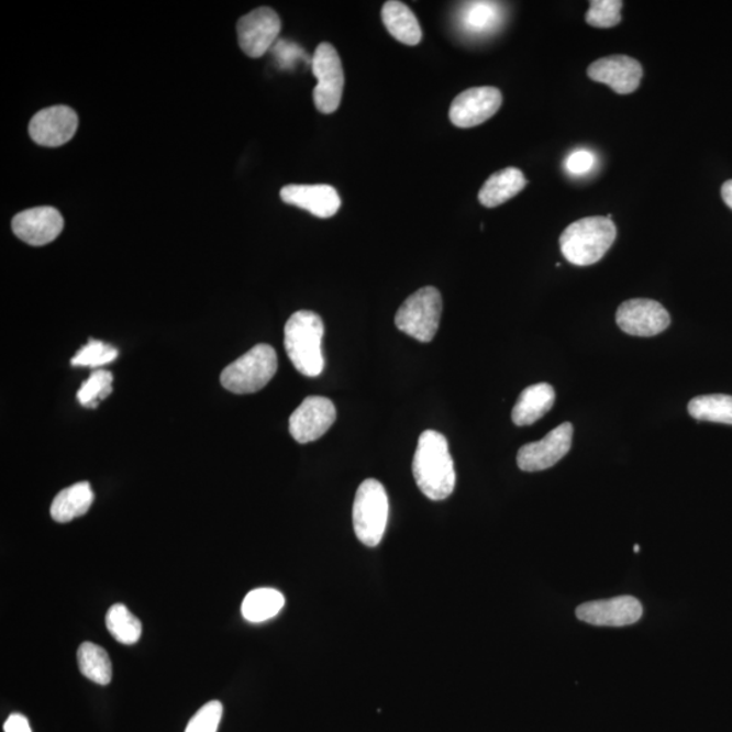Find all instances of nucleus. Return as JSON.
<instances>
[{"label":"nucleus","instance_id":"nucleus-1","mask_svg":"<svg viewBox=\"0 0 732 732\" xmlns=\"http://www.w3.org/2000/svg\"><path fill=\"white\" fill-rule=\"evenodd\" d=\"M418 488L432 501H444L456 486L455 464L444 434L426 430L420 435L412 461Z\"/></svg>","mask_w":732,"mask_h":732},{"label":"nucleus","instance_id":"nucleus-2","mask_svg":"<svg viewBox=\"0 0 732 732\" xmlns=\"http://www.w3.org/2000/svg\"><path fill=\"white\" fill-rule=\"evenodd\" d=\"M285 351L301 375L317 377L324 369L322 318L312 311H298L285 324Z\"/></svg>","mask_w":732,"mask_h":732},{"label":"nucleus","instance_id":"nucleus-3","mask_svg":"<svg viewBox=\"0 0 732 732\" xmlns=\"http://www.w3.org/2000/svg\"><path fill=\"white\" fill-rule=\"evenodd\" d=\"M618 236L612 220L585 218L569 224L561 236L563 257L575 266H590L600 260Z\"/></svg>","mask_w":732,"mask_h":732},{"label":"nucleus","instance_id":"nucleus-4","mask_svg":"<svg viewBox=\"0 0 732 732\" xmlns=\"http://www.w3.org/2000/svg\"><path fill=\"white\" fill-rule=\"evenodd\" d=\"M389 503L385 486L376 479L359 485L353 503V526L356 536L366 547H377L385 536Z\"/></svg>","mask_w":732,"mask_h":732},{"label":"nucleus","instance_id":"nucleus-5","mask_svg":"<svg viewBox=\"0 0 732 732\" xmlns=\"http://www.w3.org/2000/svg\"><path fill=\"white\" fill-rule=\"evenodd\" d=\"M277 354L270 345L259 344L226 366L220 381L232 393L247 395L260 391L276 375Z\"/></svg>","mask_w":732,"mask_h":732},{"label":"nucleus","instance_id":"nucleus-6","mask_svg":"<svg viewBox=\"0 0 732 732\" xmlns=\"http://www.w3.org/2000/svg\"><path fill=\"white\" fill-rule=\"evenodd\" d=\"M441 315H443V298L440 290L425 287L406 299L395 317V324L404 334L429 344L437 334Z\"/></svg>","mask_w":732,"mask_h":732},{"label":"nucleus","instance_id":"nucleus-7","mask_svg":"<svg viewBox=\"0 0 732 732\" xmlns=\"http://www.w3.org/2000/svg\"><path fill=\"white\" fill-rule=\"evenodd\" d=\"M312 73L318 79V85L313 89V102L317 109L323 114L336 112L344 95L345 74L339 52L333 45L329 43L318 45L312 57Z\"/></svg>","mask_w":732,"mask_h":732},{"label":"nucleus","instance_id":"nucleus-8","mask_svg":"<svg viewBox=\"0 0 732 732\" xmlns=\"http://www.w3.org/2000/svg\"><path fill=\"white\" fill-rule=\"evenodd\" d=\"M241 49L258 59L276 44L281 32L280 16L270 8H259L242 16L236 26Z\"/></svg>","mask_w":732,"mask_h":732},{"label":"nucleus","instance_id":"nucleus-9","mask_svg":"<svg viewBox=\"0 0 732 732\" xmlns=\"http://www.w3.org/2000/svg\"><path fill=\"white\" fill-rule=\"evenodd\" d=\"M573 433L572 423L566 422L552 430L543 440L522 446L517 455L520 469L537 473L554 467L572 450Z\"/></svg>","mask_w":732,"mask_h":732},{"label":"nucleus","instance_id":"nucleus-10","mask_svg":"<svg viewBox=\"0 0 732 732\" xmlns=\"http://www.w3.org/2000/svg\"><path fill=\"white\" fill-rule=\"evenodd\" d=\"M502 104V92L496 87H474L461 92L450 110L452 124L457 127H474L484 124L496 114Z\"/></svg>","mask_w":732,"mask_h":732},{"label":"nucleus","instance_id":"nucleus-11","mask_svg":"<svg viewBox=\"0 0 732 732\" xmlns=\"http://www.w3.org/2000/svg\"><path fill=\"white\" fill-rule=\"evenodd\" d=\"M335 406L329 398L308 397L289 418L290 435L299 444L313 443L334 425Z\"/></svg>","mask_w":732,"mask_h":732},{"label":"nucleus","instance_id":"nucleus-12","mask_svg":"<svg viewBox=\"0 0 732 732\" xmlns=\"http://www.w3.org/2000/svg\"><path fill=\"white\" fill-rule=\"evenodd\" d=\"M615 322L626 334L654 336L669 328L670 315L658 301L632 299L619 307Z\"/></svg>","mask_w":732,"mask_h":732},{"label":"nucleus","instance_id":"nucleus-13","mask_svg":"<svg viewBox=\"0 0 732 732\" xmlns=\"http://www.w3.org/2000/svg\"><path fill=\"white\" fill-rule=\"evenodd\" d=\"M78 114L68 107L41 110L29 124V135L43 147H60L74 137L78 130Z\"/></svg>","mask_w":732,"mask_h":732},{"label":"nucleus","instance_id":"nucleus-14","mask_svg":"<svg viewBox=\"0 0 732 732\" xmlns=\"http://www.w3.org/2000/svg\"><path fill=\"white\" fill-rule=\"evenodd\" d=\"M641 601L632 596H620L610 600L583 603L577 608V618L597 626H626L642 619Z\"/></svg>","mask_w":732,"mask_h":732},{"label":"nucleus","instance_id":"nucleus-15","mask_svg":"<svg viewBox=\"0 0 732 732\" xmlns=\"http://www.w3.org/2000/svg\"><path fill=\"white\" fill-rule=\"evenodd\" d=\"M11 226L22 242L31 246H45L62 234L64 220L57 209L38 207L16 214Z\"/></svg>","mask_w":732,"mask_h":732},{"label":"nucleus","instance_id":"nucleus-16","mask_svg":"<svg viewBox=\"0 0 732 732\" xmlns=\"http://www.w3.org/2000/svg\"><path fill=\"white\" fill-rule=\"evenodd\" d=\"M589 78L610 87L618 95H631L641 86L643 68L632 57L618 55L596 60L588 69Z\"/></svg>","mask_w":732,"mask_h":732},{"label":"nucleus","instance_id":"nucleus-17","mask_svg":"<svg viewBox=\"0 0 732 732\" xmlns=\"http://www.w3.org/2000/svg\"><path fill=\"white\" fill-rule=\"evenodd\" d=\"M280 197L285 203L321 219L335 217L341 208L339 191L330 185H288L281 189Z\"/></svg>","mask_w":732,"mask_h":732},{"label":"nucleus","instance_id":"nucleus-18","mask_svg":"<svg viewBox=\"0 0 732 732\" xmlns=\"http://www.w3.org/2000/svg\"><path fill=\"white\" fill-rule=\"evenodd\" d=\"M555 403V391L547 382H540L524 389L514 406L511 418L517 426L533 425L543 418Z\"/></svg>","mask_w":732,"mask_h":732},{"label":"nucleus","instance_id":"nucleus-19","mask_svg":"<svg viewBox=\"0 0 732 732\" xmlns=\"http://www.w3.org/2000/svg\"><path fill=\"white\" fill-rule=\"evenodd\" d=\"M528 179L519 168L508 167L492 174L481 186L479 201L486 208H496L520 195Z\"/></svg>","mask_w":732,"mask_h":732},{"label":"nucleus","instance_id":"nucleus-20","mask_svg":"<svg viewBox=\"0 0 732 732\" xmlns=\"http://www.w3.org/2000/svg\"><path fill=\"white\" fill-rule=\"evenodd\" d=\"M381 19L387 31L399 43L414 46L422 41V29L409 5L398 0H389L381 10Z\"/></svg>","mask_w":732,"mask_h":732},{"label":"nucleus","instance_id":"nucleus-21","mask_svg":"<svg viewBox=\"0 0 732 732\" xmlns=\"http://www.w3.org/2000/svg\"><path fill=\"white\" fill-rule=\"evenodd\" d=\"M95 502V492L89 481H79L71 487L64 488L52 502L51 515L56 522H66L85 515Z\"/></svg>","mask_w":732,"mask_h":732},{"label":"nucleus","instance_id":"nucleus-22","mask_svg":"<svg viewBox=\"0 0 732 732\" xmlns=\"http://www.w3.org/2000/svg\"><path fill=\"white\" fill-rule=\"evenodd\" d=\"M285 598L276 589L263 588L249 591L242 602L243 618L249 623H264L281 612Z\"/></svg>","mask_w":732,"mask_h":732},{"label":"nucleus","instance_id":"nucleus-23","mask_svg":"<svg viewBox=\"0 0 732 732\" xmlns=\"http://www.w3.org/2000/svg\"><path fill=\"white\" fill-rule=\"evenodd\" d=\"M79 670L86 678L98 685L112 681L113 667L104 648L95 643L86 642L78 650Z\"/></svg>","mask_w":732,"mask_h":732},{"label":"nucleus","instance_id":"nucleus-24","mask_svg":"<svg viewBox=\"0 0 732 732\" xmlns=\"http://www.w3.org/2000/svg\"><path fill=\"white\" fill-rule=\"evenodd\" d=\"M501 9L493 2H469L463 5L461 22L467 32L484 34L493 31L501 20Z\"/></svg>","mask_w":732,"mask_h":732},{"label":"nucleus","instance_id":"nucleus-25","mask_svg":"<svg viewBox=\"0 0 732 732\" xmlns=\"http://www.w3.org/2000/svg\"><path fill=\"white\" fill-rule=\"evenodd\" d=\"M690 417L697 421L728 423L732 425V397L729 395H706L690 400Z\"/></svg>","mask_w":732,"mask_h":732},{"label":"nucleus","instance_id":"nucleus-26","mask_svg":"<svg viewBox=\"0 0 732 732\" xmlns=\"http://www.w3.org/2000/svg\"><path fill=\"white\" fill-rule=\"evenodd\" d=\"M107 626L115 641L127 646L137 643L142 636L141 620L122 603H115L108 610Z\"/></svg>","mask_w":732,"mask_h":732},{"label":"nucleus","instance_id":"nucleus-27","mask_svg":"<svg viewBox=\"0 0 732 732\" xmlns=\"http://www.w3.org/2000/svg\"><path fill=\"white\" fill-rule=\"evenodd\" d=\"M113 375L109 370L92 371L89 379L80 386L77 398L87 409H97L102 400L113 391Z\"/></svg>","mask_w":732,"mask_h":732},{"label":"nucleus","instance_id":"nucleus-28","mask_svg":"<svg viewBox=\"0 0 732 732\" xmlns=\"http://www.w3.org/2000/svg\"><path fill=\"white\" fill-rule=\"evenodd\" d=\"M119 357V351L112 345L104 344L102 341L90 340L89 344L81 347L71 359L74 366H89V368H100L102 365L113 363Z\"/></svg>","mask_w":732,"mask_h":732},{"label":"nucleus","instance_id":"nucleus-29","mask_svg":"<svg viewBox=\"0 0 732 732\" xmlns=\"http://www.w3.org/2000/svg\"><path fill=\"white\" fill-rule=\"evenodd\" d=\"M621 8H623V2L620 0H592L588 13H586V22L601 29L619 25Z\"/></svg>","mask_w":732,"mask_h":732},{"label":"nucleus","instance_id":"nucleus-30","mask_svg":"<svg viewBox=\"0 0 732 732\" xmlns=\"http://www.w3.org/2000/svg\"><path fill=\"white\" fill-rule=\"evenodd\" d=\"M222 717V702L209 701L190 719L185 732H218Z\"/></svg>","mask_w":732,"mask_h":732},{"label":"nucleus","instance_id":"nucleus-31","mask_svg":"<svg viewBox=\"0 0 732 732\" xmlns=\"http://www.w3.org/2000/svg\"><path fill=\"white\" fill-rule=\"evenodd\" d=\"M595 165V155L586 149L575 151V153L568 156L566 162L567 170L572 174H577V176L589 173Z\"/></svg>","mask_w":732,"mask_h":732},{"label":"nucleus","instance_id":"nucleus-32","mask_svg":"<svg viewBox=\"0 0 732 732\" xmlns=\"http://www.w3.org/2000/svg\"><path fill=\"white\" fill-rule=\"evenodd\" d=\"M4 732H32L29 720L21 713L10 714L3 725Z\"/></svg>","mask_w":732,"mask_h":732},{"label":"nucleus","instance_id":"nucleus-33","mask_svg":"<svg viewBox=\"0 0 732 732\" xmlns=\"http://www.w3.org/2000/svg\"><path fill=\"white\" fill-rule=\"evenodd\" d=\"M722 197L725 206L732 209V179L722 186Z\"/></svg>","mask_w":732,"mask_h":732},{"label":"nucleus","instance_id":"nucleus-34","mask_svg":"<svg viewBox=\"0 0 732 732\" xmlns=\"http://www.w3.org/2000/svg\"><path fill=\"white\" fill-rule=\"evenodd\" d=\"M639 551H641V547H639V545H635V552H636V554H639Z\"/></svg>","mask_w":732,"mask_h":732}]
</instances>
